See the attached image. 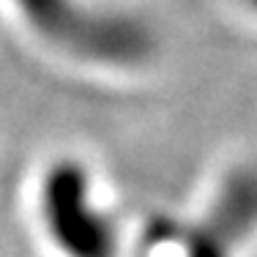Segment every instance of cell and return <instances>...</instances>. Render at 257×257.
I'll use <instances>...</instances> for the list:
<instances>
[{
  "label": "cell",
  "mask_w": 257,
  "mask_h": 257,
  "mask_svg": "<svg viewBox=\"0 0 257 257\" xmlns=\"http://www.w3.org/2000/svg\"><path fill=\"white\" fill-rule=\"evenodd\" d=\"M232 6H235L238 14H241L246 22L257 25V0H232Z\"/></svg>",
  "instance_id": "7a4b0ae2"
},
{
  "label": "cell",
  "mask_w": 257,
  "mask_h": 257,
  "mask_svg": "<svg viewBox=\"0 0 257 257\" xmlns=\"http://www.w3.org/2000/svg\"><path fill=\"white\" fill-rule=\"evenodd\" d=\"M200 235L224 257H241L257 243V156H238L216 181L203 205Z\"/></svg>",
  "instance_id": "6da1fadb"
}]
</instances>
